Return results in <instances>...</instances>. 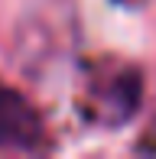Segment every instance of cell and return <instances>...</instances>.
Returning a JSON list of instances; mask_svg holds the SVG:
<instances>
[{
  "label": "cell",
  "instance_id": "6da1fadb",
  "mask_svg": "<svg viewBox=\"0 0 156 159\" xmlns=\"http://www.w3.org/2000/svg\"><path fill=\"white\" fill-rule=\"evenodd\" d=\"M143 101V75L127 62H98L88 71L81 114L98 127H124Z\"/></svg>",
  "mask_w": 156,
  "mask_h": 159
},
{
  "label": "cell",
  "instance_id": "7a4b0ae2",
  "mask_svg": "<svg viewBox=\"0 0 156 159\" xmlns=\"http://www.w3.org/2000/svg\"><path fill=\"white\" fill-rule=\"evenodd\" d=\"M42 120L20 91L0 84V149H36L42 143Z\"/></svg>",
  "mask_w": 156,
  "mask_h": 159
},
{
  "label": "cell",
  "instance_id": "3957f363",
  "mask_svg": "<svg viewBox=\"0 0 156 159\" xmlns=\"http://www.w3.org/2000/svg\"><path fill=\"white\" fill-rule=\"evenodd\" d=\"M137 149L140 153H156V120L146 127V133H143V140L137 143Z\"/></svg>",
  "mask_w": 156,
  "mask_h": 159
}]
</instances>
